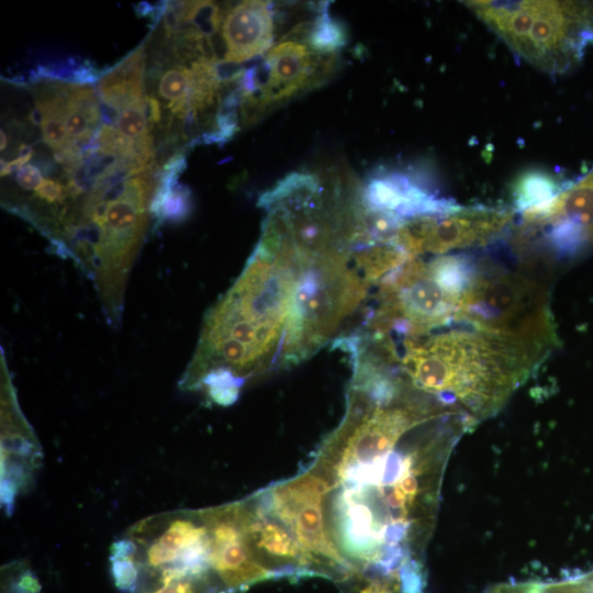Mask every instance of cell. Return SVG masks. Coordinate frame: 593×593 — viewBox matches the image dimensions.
Masks as SVG:
<instances>
[{"instance_id": "obj_9", "label": "cell", "mask_w": 593, "mask_h": 593, "mask_svg": "<svg viewBox=\"0 0 593 593\" xmlns=\"http://www.w3.org/2000/svg\"><path fill=\"white\" fill-rule=\"evenodd\" d=\"M210 534V567L230 593L275 579L248 541L239 501L204 508Z\"/></svg>"}, {"instance_id": "obj_4", "label": "cell", "mask_w": 593, "mask_h": 593, "mask_svg": "<svg viewBox=\"0 0 593 593\" xmlns=\"http://www.w3.org/2000/svg\"><path fill=\"white\" fill-rule=\"evenodd\" d=\"M452 322L513 340L541 357L557 343L547 290L526 266L514 271L480 260Z\"/></svg>"}, {"instance_id": "obj_14", "label": "cell", "mask_w": 593, "mask_h": 593, "mask_svg": "<svg viewBox=\"0 0 593 593\" xmlns=\"http://www.w3.org/2000/svg\"><path fill=\"white\" fill-rule=\"evenodd\" d=\"M339 593H427V572L424 567L403 571H355L336 583Z\"/></svg>"}, {"instance_id": "obj_3", "label": "cell", "mask_w": 593, "mask_h": 593, "mask_svg": "<svg viewBox=\"0 0 593 593\" xmlns=\"http://www.w3.org/2000/svg\"><path fill=\"white\" fill-rule=\"evenodd\" d=\"M517 56L542 71L563 74L593 42V3L465 1Z\"/></svg>"}, {"instance_id": "obj_15", "label": "cell", "mask_w": 593, "mask_h": 593, "mask_svg": "<svg viewBox=\"0 0 593 593\" xmlns=\"http://www.w3.org/2000/svg\"><path fill=\"white\" fill-rule=\"evenodd\" d=\"M163 70H158L155 75L154 86L156 96H152L158 100L161 109L165 108L170 113L171 118L167 123L170 128L172 120L183 121L191 118V97L193 76L191 66L176 61L171 55V64L163 66Z\"/></svg>"}, {"instance_id": "obj_12", "label": "cell", "mask_w": 593, "mask_h": 593, "mask_svg": "<svg viewBox=\"0 0 593 593\" xmlns=\"http://www.w3.org/2000/svg\"><path fill=\"white\" fill-rule=\"evenodd\" d=\"M1 406H2V477L4 475V500L10 501L23 488L18 460L23 459L32 470L38 458V447L32 430L18 406L4 358H1Z\"/></svg>"}, {"instance_id": "obj_2", "label": "cell", "mask_w": 593, "mask_h": 593, "mask_svg": "<svg viewBox=\"0 0 593 593\" xmlns=\"http://www.w3.org/2000/svg\"><path fill=\"white\" fill-rule=\"evenodd\" d=\"M384 365L413 389L474 422L494 415L542 357L457 323L380 345Z\"/></svg>"}, {"instance_id": "obj_8", "label": "cell", "mask_w": 593, "mask_h": 593, "mask_svg": "<svg viewBox=\"0 0 593 593\" xmlns=\"http://www.w3.org/2000/svg\"><path fill=\"white\" fill-rule=\"evenodd\" d=\"M334 55L315 53L300 40H283L265 55L267 79L259 94L245 96L243 119L250 123L268 107L320 83L333 66Z\"/></svg>"}, {"instance_id": "obj_5", "label": "cell", "mask_w": 593, "mask_h": 593, "mask_svg": "<svg viewBox=\"0 0 593 593\" xmlns=\"http://www.w3.org/2000/svg\"><path fill=\"white\" fill-rule=\"evenodd\" d=\"M326 484L309 465L295 475L253 494L304 551L314 573L336 583L353 571L335 547L324 515Z\"/></svg>"}, {"instance_id": "obj_13", "label": "cell", "mask_w": 593, "mask_h": 593, "mask_svg": "<svg viewBox=\"0 0 593 593\" xmlns=\"http://www.w3.org/2000/svg\"><path fill=\"white\" fill-rule=\"evenodd\" d=\"M145 64V46L142 45L99 80L100 99L119 112L144 101Z\"/></svg>"}, {"instance_id": "obj_21", "label": "cell", "mask_w": 593, "mask_h": 593, "mask_svg": "<svg viewBox=\"0 0 593 593\" xmlns=\"http://www.w3.org/2000/svg\"><path fill=\"white\" fill-rule=\"evenodd\" d=\"M31 157L32 149L30 147L22 146L19 156L14 160L10 163H3V160H1V176L3 177L15 169L20 170L23 166L27 165L26 163L31 159Z\"/></svg>"}, {"instance_id": "obj_22", "label": "cell", "mask_w": 593, "mask_h": 593, "mask_svg": "<svg viewBox=\"0 0 593 593\" xmlns=\"http://www.w3.org/2000/svg\"><path fill=\"white\" fill-rule=\"evenodd\" d=\"M5 146H7V135L4 134L3 130H1V150H3Z\"/></svg>"}, {"instance_id": "obj_16", "label": "cell", "mask_w": 593, "mask_h": 593, "mask_svg": "<svg viewBox=\"0 0 593 593\" xmlns=\"http://www.w3.org/2000/svg\"><path fill=\"white\" fill-rule=\"evenodd\" d=\"M100 118L99 104L89 87L65 83V124L79 149L91 141Z\"/></svg>"}, {"instance_id": "obj_11", "label": "cell", "mask_w": 593, "mask_h": 593, "mask_svg": "<svg viewBox=\"0 0 593 593\" xmlns=\"http://www.w3.org/2000/svg\"><path fill=\"white\" fill-rule=\"evenodd\" d=\"M225 63H243L267 53L273 40L271 4L268 1H243L222 19Z\"/></svg>"}, {"instance_id": "obj_6", "label": "cell", "mask_w": 593, "mask_h": 593, "mask_svg": "<svg viewBox=\"0 0 593 593\" xmlns=\"http://www.w3.org/2000/svg\"><path fill=\"white\" fill-rule=\"evenodd\" d=\"M514 244L523 256L535 250L575 258L593 249V169L563 187L548 204L521 213Z\"/></svg>"}, {"instance_id": "obj_7", "label": "cell", "mask_w": 593, "mask_h": 593, "mask_svg": "<svg viewBox=\"0 0 593 593\" xmlns=\"http://www.w3.org/2000/svg\"><path fill=\"white\" fill-rule=\"evenodd\" d=\"M515 215L514 209L458 205L444 213L404 220L394 242L412 257L482 247L506 234Z\"/></svg>"}, {"instance_id": "obj_10", "label": "cell", "mask_w": 593, "mask_h": 593, "mask_svg": "<svg viewBox=\"0 0 593 593\" xmlns=\"http://www.w3.org/2000/svg\"><path fill=\"white\" fill-rule=\"evenodd\" d=\"M244 528L251 549L275 579L314 577L312 567L291 533L251 495L239 500Z\"/></svg>"}, {"instance_id": "obj_1", "label": "cell", "mask_w": 593, "mask_h": 593, "mask_svg": "<svg viewBox=\"0 0 593 593\" xmlns=\"http://www.w3.org/2000/svg\"><path fill=\"white\" fill-rule=\"evenodd\" d=\"M475 424L393 377L351 378L343 419L307 463L325 481L327 529L351 571L425 562L448 459Z\"/></svg>"}, {"instance_id": "obj_18", "label": "cell", "mask_w": 593, "mask_h": 593, "mask_svg": "<svg viewBox=\"0 0 593 593\" xmlns=\"http://www.w3.org/2000/svg\"><path fill=\"white\" fill-rule=\"evenodd\" d=\"M346 42V35L339 22L333 20L326 11L315 19L306 30L307 45L318 54L334 55Z\"/></svg>"}, {"instance_id": "obj_19", "label": "cell", "mask_w": 593, "mask_h": 593, "mask_svg": "<svg viewBox=\"0 0 593 593\" xmlns=\"http://www.w3.org/2000/svg\"><path fill=\"white\" fill-rule=\"evenodd\" d=\"M36 579L22 563H12L2 571V593H35Z\"/></svg>"}, {"instance_id": "obj_17", "label": "cell", "mask_w": 593, "mask_h": 593, "mask_svg": "<svg viewBox=\"0 0 593 593\" xmlns=\"http://www.w3.org/2000/svg\"><path fill=\"white\" fill-rule=\"evenodd\" d=\"M563 187L548 172L529 170L519 175L512 188L514 211L523 213L548 204Z\"/></svg>"}, {"instance_id": "obj_20", "label": "cell", "mask_w": 593, "mask_h": 593, "mask_svg": "<svg viewBox=\"0 0 593 593\" xmlns=\"http://www.w3.org/2000/svg\"><path fill=\"white\" fill-rule=\"evenodd\" d=\"M43 180L40 169L31 164L23 166L16 175L19 186L26 191H35Z\"/></svg>"}]
</instances>
